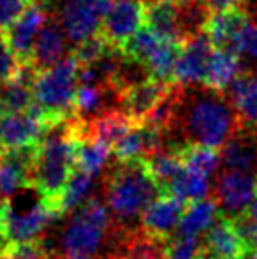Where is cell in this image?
<instances>
[{"instance_id":"6da1fadb","label":"cell","mask_w":257,"mask_h":259,"mask_svg":"<svg viewBox=\"0 0 257 259\" xmlns=\"http://www.w3.org/2000/svg\"><path fill=\"white\" fill-rule=\"evenodd\" d=\"M175 133L182 145H204L220 148L241 131L240 118L226 92L204 89H178L175 115L168 131Z\"/></svg>"},{"instance_id":"7a4b0ae2","label":"cell","mask_w":257,"mask_h":259,"mask_svg":"<svg viewBox=\"0 0 257 259\" xmlns=\"http://www.w3.org/2000/svg\"><path fill=\"white\" fill-rule=\"evenodd\" d=\"M132 236L118 228L106 203L92 198L67 221L52 259H124Z\"/></svg>"},{"instance_id":"3957f363","label":"cell","mask_w":257,"mask_h":259,"mask_svg":"<svg viewBox=\"0 0 257 259\" xmlns=\"http://www.w3.org/2000/svg\"><path fill=\"white\" fill-rule=\"evenodd\" d=\"M164 194L144 159L118 162L106 177V205L120 229L136 235L146 208Z\"/></svg>"},{"instance_id":"277c9868","label":"cell","mask_w":257,"mask_h":259,"mask_svg":"<svg viewBox=\"0 0 257 259\" xmlns=\"http://www.w3.org/2000/svg\"><path fill=\"white\" fill-rule=\"evenodd\" d=\"M76 145L78 134L74 118H71L52 127L37 143L35 152L32 189L60 215H64L60 205L64 189L76 171Z\"/></svg>"},{"instance_id":"5b68a950","label":"cell","mask_w":257,"mask_h":259,"mask_svg":"<svg viewBox=\"0 0 257 259\" xmlns=\"http://www.w3.org/2000/svg\"><path fill=\"white\" fill-rule=\"evenodd\" d=\"M81 64L74 53L37 72L34 81V101L52 127L76 115V96L79 89Z\"/></svg>"},{"instance_id":"8992f818","label":"cell","mask_w":257,"mask_h":259,"mask_svg":"<svg viewBox=\"0 0 257 259\" xmlns=\"http://www.w3.org/2000/svg\"><path fill=\"white\" fill-rule=\"evenodd\" d=\"M60 217L46 201L39 198L35 205L18 210L9 199L0 205V252L25 242L39 240L44 229Z\"/></svg>"},{"instance_id":"52a82bcc","label":"cell","mask_w":257,"mask_h":259,"mask_svg":"<svg viewBox=\"0 0 257 259\" xmlns=\"http://www.w3.org/2000/svg\"><path fill=\"white\" fill-rule=\"evenodd\" d=\"M182 45L155 34L146 25L124 46V53L148 71V74L161 81H171Z\"/></svg>"},{"instance_id":"ba28073f","label":"cell","mask_w":257,"mask_h":259,"mask_svg":"<svg viewBox=\"0 0 257 259\" xmlns=\"http://www.w3.org/2000/svg\"><path fill=\"white\" fill-rule=\"evenodd\" d=\"M215 201L226 219L243 215L257 198V177L247 171L224 167L215 180Z\"/></svg>"},{"instance_id":"9c48e42d","label":"cell","mask_w":257,"mask_h":259,"mask_svg":"<svg viewBox=\"0 0 257 259\" xmlns=\"http://www.w3.org/2000/svg\"><path fill=\"white\" fill-rule=\"evenodd\" d=\"M52 129L48 120L44 118L41 109L32 106L27 111L2 113L0 118V148L13 150V148L34 147L44 138Z\"/></svg>"},{"instance_id":"30bf717a","label":"cell","mask_w":257,"mask_h":259,"mask_svg":"<svg viewBox=\"0 0 257 259\" xmlns=\"http://www.w3.org/2000/svg\"><path fill=\"white\" fill-rule=\"evenodd\" d=\"M146 18L144 0H111L102 20L100 34L110 45L122 48L137 34Z\"/></svg>"},{"instance_id":"8fae6325","label":"cell","mask_w":257,"mask_h":259,"mask_svg":"<svg viewBox=\"0 0 257 259\" xmlns=\"http://www.w3.org/2000/svg\"><path fill=\"white\" fill-rule=\"evenodd\" d=\"M173 89L175 87L171 81H161L155 78H146L125 87L118 92V101L122 104L120 111H124L132 122L143 123Z\"/></svg>"},{"instance_id":"7c38bea8","label":"cell","mask_w":257,"mask_h":259,"mask_svg":"<svg viewBox=\"0 0 257 259\" xmlns=\"http://www.w3.org/2000/svg\"><path fill=\"white\" fill-rule=\"evenodd\" d=\"M213 50H215V46L212 45V41L204 32L187 39L180 48L178 60L175 65V74H173V83L176 81V85L180 87L202 85Z\"/></svg>"},{"instance_id":"4fadbf2b","label":"cell","mask_w":257,"mask_h":259,"mask_svg":"<svg viewBox=\"0 0 257 259\" xmlns=\"http://www.w3.org/2000/svg\"><path fill=\"white\" fill-rule=\"evenodd\" d=\"M49 21L48 9L39 0H30L27 9L18 16V20L4 34L7 42L21 62H32V53L39 34Z\"/></svg>"},{"instance_id":"5bb4252c","label":"cell","mask_w":257,"mask_h":259,"mask_svg":"<svg viewBox=\"0 0 257 259\" xmlns=\"http://www.w3.org/2000/svg\"><path fill=\"white\" fill-rule=\"evenodd\" d=\"M37 145L4 150L0 154V199H11L21 189H32Z\"/></svg>"},{"instance_id":"9a60e30c","label":"cell","mask_w":257,"mask_h":259,"mask_svg":"<svg viewBox=\"0 0 257 259\" xmlns=\"http://www.w3.org/2000/svg\"><path fill=\"white\" fill-rule=\"evenodd\" d=\"M189 203L173 194H162L146 208L141 219V229L151 238L168 242L176 233Z\"/></svg>"},{"instance_id":"2e32d148","label":"cell","mask_w":257,"mask_h":259,"mask_svg":"<svg viewBox=\"0 0 257 259\" xmlns=\"http://www.w3.org/2000/svg\"><path fill=\"white\" fill-rule=\"evenodd\" d=\"M202 250L217 259H243L248 247L231 219H219L206 231Z\"/></svg>"},{"instance_id":"e0dca14e","label":"cell","mask_w":257,"mask_h":259,"mask_svg":"<svg viewBox=\"0 0 257 259\" xmlns=\"http://www.w3.org/2000/svg\"><path fill=\"white\" fill-rule=\"evenodd\" d=\"M243 129H257V71L241 72L226 90Z\"/></svg>"},{"instance_id":"ac0fdd59","label":"cell","mask_w":257,"mask_h":259,"mask_svg":"<svg viewBox=\"0 0 257 259\" xmlns=\"http://www.w3.org/2000/svg\"><path fill=\"white\" fill-rule=\"evenodd\" d=\"M67 35H65L62 25L59 21L49 20L44 25V28L39 34L37 41L34 46V53H32V64L42 71L52 65L59 64L67 57Z\"/></svg>"},{"instance_id":"d6986e66","label":"cell","mask_w":257,"mask_h":259,"mask_svg":"<svg viewBox=\"0 0 257 259\" xmlns=\"http://www.w3.org/2000/svg\"><path fill=\"white\" fill-rule=\"evenodd\" d=\"M252 129H241L224 145V167L247 171L257 177V134Z\"/></svg>"},{"instance_id":"ffe728a7","label":"cell","mask_w":257,"mask_h":259,"mask_svg":"<svg viewBox=\"0 0 257 259\" xmlns=\"http://www.w3.org/2000/svg\"><path fill=\"white\" fill-rule=\"evenodd\" d=\"M241 58L231 48H215L212 53L202 85L217 92H226L233 81L241 74Z\"/></svg>"},{"instance_id":"44dd1931","label":"cell","mask_w":257,"mask_h":259,"mask_svg":"<svg viewBox=\"0 0 257 259\" xmlns=\"http://www.w3.org/2000/svg\"><path fill=\"white\" fill-rule=\"evenodd\" d=\"M248 20L243 9H227L210 13L204 25V34L210 37L215 48H231L234 35L241 28V25Z\"/></svg>"},{"instance_id":"7402d4cb","label":"cell","mask_w":257,"mask_h":259,"mask_svg":"<svg viewBox=\"0 0 257 259\" xmlns=\"http://www.w3.org/2000/svg\"><path fill=\"white\" fill-rule=\"evenodd\" d=\"M220 208L217 205L215 198L199 199V201L189 203L185 213L182 217L176 235L182 236H199L206 233L217 221H219Z\"/></svg>"},{"instance_id":"603a6c76","label":"cell","mask_w":257,"mask_h":259,"mask_svg":"<svg viewBox=\"0 0 257 259\" xmlns=\"http://www.w3.org/2000/svg\"><path fill=\"white\" fill-rule=\"evenodd\" d=\"M166 194L178 196V198H182L183 201H187V203L206 199L212 194L210 177L183 166L182 171L175 177V180L169 184Z\"/></svg>"},{"instance_id":"cb8c5ba5","label":"cell","mask_w":257,"mask_h":259,"mask_svg":"<svg viewBox=\"0 0 257 259\" xmlns=\"http://www.w3.org/2000/svg\"><path fill=\"white\" fill-rule=\"evenodd\" d=\"M76 129V118H74ZM78 134V131H76ZM110 155H113V148L93 138H81L78 134V145H76V167L92 177H99L104 169Z\"/></svg>"},{"instance_id":"d4e9b609","label":"cell","mask_w":257,"mask_h":259,"mask_svg":"<svg viewBox=\"0 0 257 259\" xmlns=\"http://www.w3.org/2000/svg\"><path fill=\"white\" fill-rule=\"evenodd\" d=\"M178 157L182 159L183 166L190 167L194 171L212 177L222 164V154L219 148L204 147V145H182V147L175 148Z\"/></svg>"},{"instance_id":"484cf974","label":"cell","mask_w":257,"mask_h":259,"mask_svg":"<svg viewBox=\"0 0 257 259\" xmlns=\"http://www.w3.org/2000/svg\"><path fill=\"white\" fill-rule=\"evenodd\" d=\"M111 89H113L111 85H100V83H79L76 96V118L88 122L90 118L102 115L108 90Z\"/></svg>"},{"instance_id":"4316f807","label":"cell","mask_w":257,"mask_h":259,"mask_svg":"<svg viewBox=\"0 0 257 259\" xmlns=\"http://www.w3.org/2000/svg\"><path fill=\"white\" fill-rule=\"evenodd\" d=\"M93 185H95V177L85 173V171L78 169L72 173L71 180L67 182L62 194V211L67 213L71 210H76L78 206H81L85 201H88L90 192L93 191Z\"/></svg>"},{"instance_id":"83f0119b","label":"cell","mask_w":257,"mask_h":259,"mask_svg":"<svg viewBox=\"0 0 257 259\" xmlns=\"http://www.w3.org/2000/svg\"><path fill=\"white\" fill-rule=\"evenodd\" d=\"M144 160H146L151 177L157 180V184L161 185L166 194L169 184H171L176 175L182 171V167H183L182 159H180L176 152L169 150V152H157V154L146 157Z\"/></svg>"},{"instance_id":"f1b7e54d","label":"cell","mask_w":257,"mask_h":259,"mask_svg":"<svg viewBox=\"0 0 257 259\" xmlns=\"http://www.w3.org/2000/svg\"><path fill=\"white\" fill-rule=\"evenodd\" d=\"M231 50L257 71V18H248L231 42Z\"/></svg>"},{"instance_id":"f546056e","label":"cell","mask_w":257,"mask_h":259,"mask_svg":"<svg viewBox=\"0 0 257 259\" xmlns=\"http://www.w3.org/2000/svg\"><path fill=\"white\" fill-rule=\"evenodd\" d=\"M113 157L118 162H129V160L144 159L146 157V141L141 129V123L134 125L129 133H125L117 145L113 147Z\"/></svg>"},{"instance_id":"4dcf8cb0","label":"cell","mask_w":257,"mask_h":259,"mask_svg":"<svg viewBox=\"0 0 257 259\" xmlns=\"http://www.w3.org/2000/svg\"><path fill=\"white\" fill-rule=\"evenodd\" d=\"M201 250L199 236L175 235L166 242L164 259H197Z\"/></svg>"},{"instance_id":"1f68e13d","label":"cell","mask_w":257,"mask_h":259,"mask_svg":"<svg viewBox=\"0 0 257 259\" xmlns=\"http://www.w3.org/2000/svg\"><path fill=\"white\" fill-rule=\"evenodd\" d=\"M110 46H113V45H110V42L104 39V35L99 34V35H93V37L86 39V41L79 42L74 50V55L81 65H92L108 52Z\"/></svg>"},{"instance_id":"d6a6232c","label":"cell","mask_w":257,"mask_h":259,"mask_svg":"<svg viewBox=\"0 0 257 259\" xmlns=\"http://www.w3.org/2000/svg\"><path fill=\"white\" fill-rule=\"evenodd\" d=\"M233 221H234V224H236L240 235L243 236L248 250L257 252V198L243 215L233 219Z\"/></svg>"},{"instance_id":"836d02e7","label":"cell","mask_w":257,"mask_h":259,"mask_svg":"<svg viewBox=\"0 0 257 259\" xmlns=\"http://www.w3.org/2000/svg\"><path fill=\"white\" fill-rule=\"evenodd\" d=\"M23 62L16 57L13 48L7 42V37L4 32H0V85L14 78L18 69L21 67Z\"/></svg>"},{"instance_id":"e575fe53","label":"cell","mask_w":257,"mask_h":259,"mask_svg":"<svg viewBox=\"0 0 257 259\" xmlns=\"http://www.w3.org/2000/svg\"><path fill=\"white\" fill-rule=\"evenodd\" d=\"M28 4L30 0H0V32H6L27 9Z\"/></svg>"},{"instance_id":"d590c367","label":"cell","mask_w":257,"mask_h":259,"mask_svg":"<svg viewBox=\"0 0 257 259\" xmlns=\"http://www.w3.org/2000/svg\"><path fill=\"white\" fill-rule=\"evenodd\" d=\"M197 259H217V257L210 256L208 252H204V250H201V254H199V257H197Z\"/></svg>"},{"instance_id":"8d00e7d4","label":"cell","mask_w":257,"mask_h":259,"mask_svg":"<svg viewBox=\"0 0 257 259\" xmlns=\"http://www.w3.org/2000/svg\"><path fill=\"white\" fill-rule=\"evenodd\" d=\"M0 118H2V111H0ZM2 152H4V150H2V148H0V154H2Z\"/></svg>"},{"instance_id":"74e56055","label":"cell","mask_w":257,"mask_h":259,"mask_svg":"<svg viewBox=\"0 0 257 259\" xmlns=\"http://www.w3.org/2000/svg\"><path fill=\"white\" fill-rule=\"evenodd\" d=\"M0 259H6V256H4V254H2V252H0Z\"/></svg>"},{"instance_id":"f35d334b","label":"cell","mask_w":257,"mask_h":259,"mask_svg":"<svg viewBox=\"0 0 257 259\" xmlns=\"http://www.w3.org/2000/svg\"><path fill=\"white\" fill-rule=\"evenodd\" d=\"M148 2H153V0H148Z\"/></svg>"},{"instance_id":"ab89813d","label":"cell","mask_w":257,"mask_h":259,"mask_svg":"<svg viewBox=\"0 0 257 259\" xmlns=\"http://www.w3.org/2000/svg\"><path fill=\"white\" fill-rule=\"evenodd\" d=\"M0 205H2V201H0Z\"/></svg>"}]
</instances>
